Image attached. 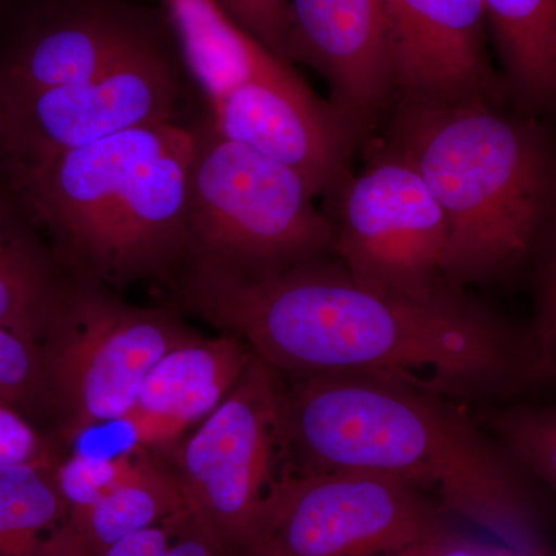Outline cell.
<instances>
[{
  "instance_id": "25",
  "label": "cell",
  "mask_w": 556,
  "mask_h": 556,
  "mask_svg": "<svg viewBox=\"0 0 556 556\" xmlns=\"http://www.w3.org/2000/svg\"><path fill=\"white\" fill-rule=\"evenodd\" d=\"M167 519L160 525L146 527L124 536L100 556H167L170 541V527Z\"/></svg>"
},
{
  "instance_id": "1",
  "label": "cell",
  "mask_w": 556,
  "mask_h": 556,
  "mask_svg": "<svg viewBox=\"0 0 556 556\" xmlns=\"http://www.w3.org/2000/svg\"><path fill=\"white\" fill-rule=\"evenodd\" d=\"M179 308L294 379L367 375L471 397L543 368L540 351L445 287L427 298L367 287L325 257L247 268L189 255L170 278Z\"/></svg>"
},
{
  "instance_id": "21",
  "label": "cell",
  "mask_w": 556,
  "mask_h": 556,
  "mask_svg": "<svg viewBox=\"0 0 556 556\" xmlns=\"http://www.w3.org/2000/svg\"><path fill=\"white\" fill-rule=\"evenodd\" d=\"M142 455L144 452L138 448L118 456L76 453L60 464L58 484L67 503L68 514L91 506L134 477Z\"/></svg>"
},
{
  "instance_id": "9",
  "label": "cell",
  "mask_w": 556,
  "mask_h": 556,
  "mask_svg": "<svg viewBox=\"0 0 556 556\" xmlns=\"http://www.w3.org/2000/svg\"><path fill=\"white\" fill-rule=\"evenodd\" d=\"M281 376L257 356L229 396L186 439L172 468L189 508L239 552L288 453Z\"/></svg>"
},
{
  "instance_id": "20",
  "label": "cell",
  "mask_w": 556,
  "mask_h": 556,
  "mask_svg": "<svg viewBox=\"0 0 556 556\" xmlns=\"http://www.w3.org/2000/svg\"><path fill=\"white\" fill-rule=\"evenodd\" d=\"M507 453L556 495V408H519L497 419Z\"/></svg>"
},
{
  "instance_id": "10",
  "label": "cell",
  "mask_w": 556,
  "mask_h": 556,
  "mask_svg": "<svg viewBox=\"0 0 556 556\" xmlns=\"http://www.w3.org/2000/svg\"><path fill=\"white\" fill-rule=\"evenodd\" d=\"M444 214L409 161L393 149L340 185L332 252L357 281L427 298L444 289Z\"/></svg>"
},
{
  "instance_id": "24",
  "label": "cell",
  "mask_w": 556,
  "mask_h": 556,
  "mask_svg": "<svg viewBox=\"0 0 556 556\" xmlns=\"http://www.w3.org/2000/svg\"><path fill=\"white\" fill-rule=\"evenodd\" d=\"M394 556H517L497 544H484L448 530L442 535L417 543L415 546L396 552Z\"/></svg>"
},
{
  "instance_id": "23",
  "label": "cell",
  "mask_w": 556,
  "mask_h": 556,
  "mask_svg": "<svg viewBox=\"0 0 556 556\" xmlns=\"http://www.w3.org/2000/svg\"><path fill=\"white\" fill-rule=\"evenodd\" d=\"M170 527L167 556H239L192 508L167 519Z\"/></svg>"
},
{
  "instance_id": "28",
  "label": "cell",
  "mask_w": 556,
  "mask_h": 556,
  "mask_svg": "<svg viewBox=\"0 0 556 556\" xmlns=\"http://www.w3.org/2000/svg\"><path fill=\"white\" fill-rule=\"evenodd\" d=\"M387 556H394V555H393V554H391V555H387Z\"/></svg>"
},
{
  "instance_id": "17",
  "label": "cell",
  "mask_w": 556,
  "mask_h": 556,
  "mask_svg": "<svg viewBox=\"0 0 556 556\" xmlns=\"http://www.w3.org/2000/svg\"><path fill=\"white\" fill-rule=\"evenodd\" d=\"M64 280L30 228L0 219V327L40 346Z\"/></svg>"
},
{
  "instance_id": "16",
  "label": "cell",
  "mask_w": 556,
  "mask_h": 556,
  "mask_svg": "<svg viewBox=\"0 0 556 556\" xmlns=\"http://www.w3.org/2000/svg\"><path fill=\"white\" fill-rule=\"evenodd\" d=\"M507 75L540 105L556 104V0H484Z\"/></svg>"
},
{
  "instance_id": "11",
  "label": "cell",
  "mask_w": 556,
  "mask_h": 556,
  "mask_svg": "<svg viewBox=\"0 0 556 556\" xmlns=\"http://www.w3.org/2000/svg\"><path fill=\"white\" fill-rule=\"evenodd\" d=\"M166 35L126 0H53L0 56V102L98 78Z\"/></svg>"
},
{
  "instance_id": "13",
  "label": "cell",
  "mask_w": 556,
  "mask_h": 556,
  "mask_svg": "<svg viewBox=\"0 0 556 556\" xmlns=\"http://www.w3.org/2000/svg\"><path fill=\"white\" fill-rule=\"evenodd\" d=\"M394 93L402 100H493L484 0H382Z\"/></svg>"
},
{
  "instance_id": "18",
  "label": "cell",
  "mask_w": 556,
  "mask_h": 556,
  "mask_svg": "<svg viewBox=\"0 0 556 556\" xmlns=\"http://www.w3.org/2000/svg\"><path fill=\"white\" fill-rule=\"evenodd\" d=\"M53 460L0 467V556H47L67 519Z\"/></svg>"
},
{
  "instance_id": "15",
  "label": "cell",
  "mask_w": 556,
  "mask_h": 556,
  "mask_svg": "<svg viewBox=\"0 0 556 556\" xmlns=\"http://www.w3.org/2000/svg\"><path fill=\"white\" fill-rule=\"evenodd\" d=\"M186 507L172 468L144 452L134 477L91 506L67 515L47 556H100L124 536L160 525Z\"/></svg>"
},
{
  "instance_id": "7",
  "label": "cell",
  "mask_w": 556,
  "mask_h": 556,
  "mask_svg": "<svg viewBox=\"0 0 556 556\" xmlns=\"http://www.w3.org/2000/svg\"><path fill=\"white\" fill-rule=\"evenodd\" d=\"M452 530L426 493L386 473L287 475L260 504L239 556H387Z\"/></svg>"
},
{
  "instance_id": "8",
  "label": "cell",
  "mask_w": 556,
  "mask_h": 556,
  "mask_svg": "<svg viewBox=\"0 0 556 556\" xmlns=\"http://www.w3.org/2000/svg\"><path fill=\"white\" fill-rule=\"evenodd\" d=\"M172 35L87 83L0 102V144L13 177L21 167L119 131L193 124L207 113Z\"/></svg>"
},
{
  "instance_id": "14",
  "label": "cell",
  "mask_w": 556,
  "mask_h": 556,
  "mask_svg": "<svg viewBox=\"0 0 556 556\" xmlns=\"http://www.w3.org/2000/svg\"><path fill=\"white\" fill-rule=\"evenodd\" d=\"M254 357L237 336H199L161 358L121 422L130 428L138 445H170L229 396Z\"/></svg>"
},
{
  "instance_id": "2",
  "label": "cell",
  "mask_w": 556,
  "mask_h": 556,
  "mask_svg": "<svg viewBox=\"0 0 556 556\" xmlns=\"http://www.w3.org/2000/svg\"><path fill=\"white\" fill-rule=\"evenodd\" d=\"M285 430L300 473L390 475L511 554L556 556L522 468L448 397L380 376H311L285 391Z\"/></svg>"
},
{
  "instance_id": "12",
  "label": "cell",
  "mask_w": 556,
  "mask_h": 556,
  "mask_svg": "<svg viewBox=\"0 0 556 556\" xmlns=\"http://www.w3.org/2000/svg\"><path fill=\"white\" fill-rule=\"evenodd\" d=\"M287 60L324 76L348 129L371 126L394 94L382 0H289Z\"/></svg>"
},
{
  "instance_id": "22",
  "label": "cell",
  "mask_w": 556,
  "mask_h": 556,
  "mask_svg": "<svg viewBox=\"0 0 556 556\" xmlns=\"http://www.w3.org/2000/svg\"><path fill=\"white\" fill-rule=\"evenodd\" d=\"M249 36L281 61L287 60L289 0H214Z\"/></svg>"
},
{
  "instance_id": "4",
  "label": "cell",
  "mask_w": 556,
  "mask_h": 556,
  "mask_svg": "<svg viewBox=\"0 0 556 556\" xmlns=\"http://www.w3.org/2000/svg\"><path fill=\"white\" fill-rule=\"evenodd\" d=\"M393 138L444 214L450 287L500 276L529 254L556 197L554 160L532 127L484 98L401 100Z\"/></svg>"
},
{
  "instance_id": "19",
  "label": "cell",
  "mask_w": 556,
  "mask_h": 556,
  "mask_svg": "<svg viewBox=\"0 0 556 556\" xmlns=\"http://www.w3.org/2000/svg\"><path fill=\"white\" fill-rule=\"evenodd\" d=\"M0 391L5 404L25 419L54 415L40 346L0 327ZM56 416V415H54Z\"/></svg>"
},
{
  "instance_id": "27",
  "label": "cell",
  "mask_w": 556,
  "mask_h": 556,
  "mask_svg": "<svg viewBox=\"0 0 556 556\" xmlns=\"http://www.w3.org/2000/svg\"><path fill=\"white\" fill-rule=\"evenodd\" d=\"M0 219L31 226L22 208L20 195L14 186L13 172L10 169L5 153H3L2 144H0Z\"/></svg>"
},
{
  "instance_id": "3",
  "label": "cell",
  "mask_w": 556,
  "mask_h": 556,
  "mask_svg": "<svg viewBox=\"0 0 556 556\" xmlns=\"http://www.w3.org/2000/svg\"><path fill=\"white\" fill-rule=\"evenodd\" d=\"M193 124L137 127L14 172L31 225L64 276L167 283L190 251Z\"/></svg>"
},
{
  "instance_id": "26",
  "label": "cell",
  "mask_w": 556,
  "mask_h": 556,
  "mask_svg": "<svg viewBox=\"0 0 556 556\" xmlns=\"http://www.w3.org/2000/svg\"><path fill=\"white\" fill-rule=\"evenodd\" d=\"M540 351L543 365L548 364L556 369V254L554 263H552L551 274H548Z\"/></svg>"
},
{
  "instance_id": "6",
  "label": "cell",
  "mask_w": 556,
  "mask_h": 556,
  "mask_svg": "<svg viewBox=\"0 0 556 556\" xmlns=\"http://www.w3.org/2000/svg\"><path fill=\"white\" fill-rule=\"evenodd\" d=\"M197 338L169 309L138 308L105 285L64 276L40 343L64 434L121 422L161 358Z\"/></svg>"
},
{
  "instance_id": "5",
  "label": "cell",
  "mask_w": 556,
  "mask_h": 556,
  "mask_svg": "<svg viewBox=\"0 0 556 556\" xmlns=\"http://www.w3.org/2000/svg\"><path fill=\"white\" fill-rule=\"evenodd\" d=\"M316 195L287 164L219 134L208 113L193 123L189 255L247 268L325 257L334 226L314 206Z\"/></svg>"
}]
</instances>
